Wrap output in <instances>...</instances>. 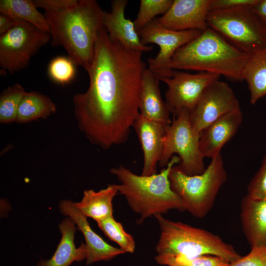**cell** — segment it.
Instances as JSON below:
<instances>
[{"mask_svg": "<svg viewBox=\"0 0 266 266\" xmlns=\"http://www.w3.org/2000/svg\"><path fill=\"white\" fill-rule=\"evenodd\" d=\"M242 121V113L239 108L224 115L204 128L200 135V146L203 157L212 159L221 154V149L235 134Z\"/></svg>", "mask_w": 266, "mask_h": 266, "instance_id": "obj_17", "label": "cell"}, {"mask_svg": "<svg viewBox=\"0 0 266 266\" xmlns=\"http://www.w3.org/2000/svg\"><path fill=\"white\" fill-rule=\"evenodd\" d=\"M200 135L191 125L189 110H181L167 126L159 165L166 166L176 154L180 160L177 166L183 173L191 176L202 173L206 168L200 146Z\"/></svg>", "mask_w": 266, "mask_h": 266, "instance_id": "obj_8", "label": "cell"}, {"mask_svg": "<svg viewBox=\"0 0 266 266\" xmlns=\"http://www.w3.org/2000/svg\"><path fill=\"white\" fill-rule=\"evenodd\" d=\"M242 80L248 85L251 104L266 96V49L250 56L244 68Z\"/></svg>", "mask_w": 266, "mask_h": 266, "instance_id": "obj_22", "label": "cell"}, {"mask_svg": "<svg viewBox=\"0 0 266 266\" xmlns=\"http://www.w3.org/2000/svg\"><path fill=\"white\" fill-rule=\"evenodd\" d=\"M259 0H211V10L230 9L239 7L253 8Z\"/></svg>", "mask_w": 266, "mask_h": 266, "instance_id": "obj_32", "label": "cell"}, {"mask_svg": "<svg viewBox=\"0 0 266 266\" xmlns=\"http://www.w3.org/2000/svg\"><path fill=\"white\" fill-rule=\"evenodd\" d=\"M56 111V105L47 96L35 91L27 92L18 109L16 122L27 123L45 119Z\"/></svg>", "mask_w": 266, "mask_h": 266, "instance_id": "obj_23", "label": "cell"}, {"mask_svg": "<svg viewBox=\"0 0 266 266\" xmlns=\"http://www.w3.org/2000/svg\"><path fill=\"white\" fill-rule=\"evenodd\" d=\"M27 92L22 85L15 83L4 89L0 96V122L16 121L21 101Z\"/></svg>", "mask_w": 266, "mask_h": 266, "instance_id": "obj_25", "label": "cell"}, {"mask_svg": "<svg viewBox=\"0 0 266 266\" xmlns=\"http://www.w3.org/2000/svg\"><path fill=\"white\" fill-rule=\"evenodd\" d=\"M97 222L109 239L117 243L125 252L133 253L135 242L133 236L125 231L122 224L116 221L113 216Z\"/></svg>", "mask_w": 266, "mask_h": 266, "instance_id": "obj_26", "label": "cell"}, {"mask_svg": "<svg viewBox=\"0 0 266 266\" xmlns=\"http://www.w3.org/2000/svg\"><path fill=\"white\" fill-rule=\"evenodd\" d=\"M142 55L111 40L104 27L100 31L89 87L72 99L78 128L92 144L108 149L128 139L139 114Z\"/></svg>", "mask_w": 266, "mask_h": 266, "instance_id": "obj_1", "label": "cell"}, {"mask_svg": "<svg viewBox=\"0 0 266 266\" xmlns=\"http://www.w3.org/2000/svg\"><path fill=\"white\" fill-rule=\"evenodd\" d=\"M77 0H34L33 2L38 8L46 11H57L74 3Z\"/></svg>", "mask_w": 266, "mask_h": 266, "instance_id": "obj_33", "label": "cell"}, {"mask_svg": "<svg viewBox=\"0 0 266 266\" xmlns=\"http://www.w3.org/2000/svg\"><path fill=\"white\" fill-rule=\"evenodd\" d=\"M61 212L68 216L83 234L86 248L87 265L102 261H109L126 253L121 248L112 246L105 242L91 228L85 216L70 200H63L59 204Z\"/></svg>", "mask_w": 266, "mask_h": 266, "instance_id": "obj_14", "label": "cell"}, {"mask_svg": "<svg viewBox=\"0 0 266 266\" xmlns=\"http://www.w3.org/2000/svg\"><path fill=\"white\" fill-rule=\"evenodd\" d=\"M240 108L234 92L219 79L211 83L203 91L194 108L190 111V120L198 133L224 115Z\"/></svg>", "mask_w": 266, "mask_h": 266, "instance_id": "obj_12", "label": "cell"}, {"mask_svg": "<svg viewBox=\"0 0 266 266\" xmlns=\"http://www.w3.org/2000/svg\"><path fill=\"white\" fill-rule=\"evenodd\" d=\"M159 77L146 68L143 73L139 101V113L149 120L166 125L171 121L166 103L162 99Z\"/></svg>", "mask_w": 266, "mask_h": 266, "instance_id": "obj_18", "label": "cell"}, {"mask_svg": "<svg viewBox=\"0 0 266 266\" xmlns=\"http://www.w3.org/2000/svg\"><path fill=\"white\" fill-rule=\"evenodd\" d=\"M207 23L209 28L250 55L266 49V29L253 8L211 10Z\"/></svg>", "mask_w": 266, "mask_h": 266, "instance_id": "obj_7", "label": "cell"}, {"mask_svg": "<svg viewBox=\"0 0 266 266\" xmlns=\"http://www.w3.org/2000/svg\"><path fill=\"white\" fill-rule=\"evenodd\" d=\"M251 56L208 27L176 52L169 66L172 70L206 72L240 81Z\"/></svg>", "mask_w": 266, "mask_h": 266, "instance_id": "obj_3", "label": "cell"}, {"mask_svg": "<svg viewBox=\"0 0 266 266\" xmlns=\"http://www.w3.org/2000/svg\"><path fill=\"white\" fill-rule=\"evenodd\" d=\"M247 195L254 199L266 200V154L248 185Z\"/></svg>", "mask_w": 266, "mask_h": 266, "instance_id": "obj_30", "label": "cell"}, {"mask_svg": "<svg viewBox=\"0 0 266 266\" xmlns=\"http://www.w3.org/2000/svg\"><path fill=\"white\" fill-rule=\"evenodd\" d=\"M17 19L2 13H0V35L8 31L15 24Z\"/></svg>", "mask_w": 266, "mask_h": 266, "instance_id": "obj_34", "label": "cell"}, {"mask_svg": "<svg viewBox=\"0 0 266 266\" xmlns=\"http://www.w3.org/2000/svg\"><path fill=\"white\" fill-rule=\"evenodd\" d=\"M69 217L63 220L59 225L62 237L52 257L40 260L36 266H69L74 262H80L86 258V248L83 242L78 247L74 243V234L77 227Z\"/></svg>", "mask_w": 266, "mask_h": 266, "instance_id": "obj_20", "label": "cell"}, {"mask_svg": "<svg viewBox=\"0 0 266 266\" xmlns=\"http://www.w3.org/2000/svg\"><path fill=\"white\" fill-rule=\"evenodd\" d=\"M49 32L17 19L8 31L0 35V66L13 74L29 65L32 57L51 41Z\"/></svg>", "mask_w": 266, "mask_h": 266, "instance_id": "obj_9", "label": "cell"}, {"mask_svg": "<svg viewBox=\"0 0 266 266\" xmlns=\"http://www.w3.org/2000/svg\"><path fill=\"white\" fill-rule=\"evenodd\" d=\"M0 13L28 22L49 32V26L44 14L40 12L31 0H0Z\"/></svg>", "mask_w": 266, "mask_h": 266, "instance_id": "obj_24", "label": "cell"}, {"mask_svg": "<svg viewBox=\"0 0 266 266\" xmlns=\"http://www.w3.org/2000/svg\"><path fill=\"white\" fill-rule=\"evenodd\" d=\"M159 265L167 266H228L227 261L213 255L195 257L158 255L155 257Z\"/></svg>", "mask_w": 266, "mask_h": 266, "instance_id": "obj_27", "label": "cell"}, {"mask_svg": "<svg viewBox=\"0 0 266 266\" xmlns=\"http://www.w3.org/2000/svg\"><path fill=\"white\" fill-rule=\"evenodd\" d=\"M180 161L178 156L174 155L159 173L149 176L135 174L122 165L110 169L120 182L116 184L118 194L124 196L131 208L140 215L139 224L171 209L185 210L182 200L171 189L169 179L171 169Z\"/></svg>", "mask_w": 266, "mask_h": 266, "instance_id": "obj_4", "label": "cell"}, {"mask_svg": "<svg viewBox=\"0 0 266 266\" xmlns=\"http://www.w3.org/2000/svg\"><path fill=\"white\" fill-rule=\"evenodd\" d=\"M220 77L206 72L191 73L173 70L171 76L160 77L167 86L165 102L170 113L175 116L183 109L191 111L204 90Z\"/></svg>", "mask_w": 266, "mask_h": 266, "instance_id": "obj_11", "label": "cell"}, {"mask_svg": "<svg viewBox=\"0 0 266 266\" xmlns=\"http://www.w3.org/2000/svg\"><path fill=\"white\" fill-rule=\"evenodd\" d=\"M202 31H175L166 28L154 19L138 32L142 44L154 43L160 50L154 58L148 59V69L159 78L171 76L173 70L170 68L172 57L181 47L199 36Z\"/></svg>", "mask_w": 266, "mask_h": 266, "instance_id": "obj_10", "label": "cell"}, {"mask_svg": "<svg viewBox=\"0 0 266 266\" xmlns=\"http://www.w3.org/2000/svg\"><path fill=\"white\" fill-rule=\"evenodd\" d=\"M227 178L221 154L211 159L201 174L188 175L175 165L169 175L171 189L182 200L185 210L198 218H204L211 210Z\"/></svg>", "mask_w": 266, "mask_h": 266, "instance_id": "obj_6", "label": "cell"}, {"mask_svg": "<svg viewBox=\"0 0 266 266\" xmlns=\"http://www.w3.org/2000/svg\"><path fill=\"white\" fill-rule=\"evenodd\" d=\"M154 216L161 231L156 247L158 255L186 257L209 255L219 257L229 263L241 257L231 244L209 231L169 220L161 214Z\"/></svg>", "mask_w": 266, "mask_h": 266, "instance_id": "obj_5", "label": "cell"}, {"mask_svg": "<svg viewBox=\"0 0 266 266\" xmlns=\"http://www.w3.org/2000/svg\"><path fill=\"white\" fill-rule=\"evenodd\" d=\"M117 194L116 184L109 185L97 192L92 189L85 190L81 201L74 204L85 216L97 222L113 216L112 200Z\"/></svg>", "mask_w": 266, "mask_h": 266, "instance_id": "obj_21", "label": "cell"}, {"mask_svg": "<svg viewBox=\"0 0 266 266\" xmlns=\"http://www.w3.org/2000/svg\"><path fill=\"white\" fill-rule=\"evenodd\" d=\"M242 231L251 247L266 246V200L246 195L240 202Z\"/></svg>", "mask_w": 266, "mask_h": 266, "instance_id": "obj_19", "label": "cell"}, {"mask_svg": "<svg viewBox=\"0 0 266 266\" xmlns=\"http://www.w3.org/2000/svg\"><path fill=\"white\" fill-rule=\"evenodd\" d=\"M167 126L146 119L139 114L135 119L133 127L137 135L143 154L141 175L149 176L156 173Z\"/></svg>", "mask_w": 266, "mask_h": 266, "instance_id": "obj_15", "label": "cell"}, {"mask_svg": "<svg viewBox=\"0 0 266 266\" xmlns=\"http://www.w3.org/2000/svg\"><path fill=\"white\" fill-rule=\"evenodd\" d=\"M104 11L95 0H77L57 11H46L51 43L62 46L76 66L86 71L92 64Z\"/></svg>", "mask_w": 266, "mask_h": 266, "instance_id": "obj_2", "label": "cell"}, {"mask_svg": "<svg viewBox=\"0 0 266 266\" xmlns=\"http://www.w3.org/2000/svg\"><path fill=\"white\" fill-rule=\"evenodd\" d=\"M128 2L127 0H113L110 11L104 12L103 27L110 38L124 47L142 53L150 52L153 46L142 44L134 22L125 17Z\"/></svg>", "mask_w": 266, "mask_h": 266, "instance_id": "obj_16", "label": "cell"}, {"mask_svg": "<svg viewBox=\"0 0 266 266\" xmlns=\"http://www.w3.org/2000/svg\"><path fill=\"white\" fill-rule=\"evenodd\" d=\"M75 66L68 57L57 56L49 63L48 67L49 76L57 83L68 84L75 76Z\"/></svg>", "mask_w": 266, "mask_h": 266, "instance_id": "obj_29", "label": "cell"}, {"mask_svg": "<svg viewBox=\"0 0 266 266\" xmlns=\"http://www.w3.org/2000/svg\"><path fill=\"white\" fill-rule=\"evenodd\" d=\"M228 266H266V246L252 247L247 255L230 263Z\"/></svg>", "mask_w": 266, "mask_h": 266, "instance_id": "obj_31", "label": "cell"}, {"mask_svg": "<svg viewBox=\"0 0 266 266\" xmlns=\"http://www.w3.org/2000/svg\"><path fill=\"white\" fill-rule=\"evenodd\" d=\"M172 0H141L139 11L133 21L135 28L138 32L159 14H165L168 10Z\"/></svg>", "mask_w": 266, "mask_h": 266, "instance_id": "obj_28", "label": "cell"}, {"mask_svg": "<svg viewBox=\"0 0 266 266\" xmlns=\"http://www.w3.org/2000/svg\"><path fill=\"white\" fill-rule=\"evenodd\" d=\"M253 10L266 29V0H259Z\"/></svg>", "mask_w": 266, "mask_h": 266, "instance_id": "obj_35", "label": "cell"}, {"mask_svg": "<svg viewBox=\"0 0 266 266\" xmlns=\"http://www.w3.org/2000/svg\"><path fill=\"white\" fill-rule=\"evenodd\" d=\"M211 0H174L167 12L157 18L163 26L175 31H203Z\"/></svg>", "mask_w": 266, "mask_h": 266, "instance_id": "obj_13", "label": "cell"}]
</instances>
